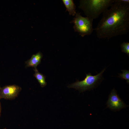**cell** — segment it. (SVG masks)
Masks as SVG:
<instances>
[{
    "mask_svg": "<svg viewBox=\"0 0 129 129\" xmlns=\"http://www.w3.org/2000/svg\"><path fill=\"white\" fill-rule=\"evenodd\" d=\"M122 52L126 53L129 56V43L124 42L120 45Z\"/></svg>",
    "mask_w": 129,
    "mask_h": 129,
    "instance_id": "obj_11",
    "label": "cell"
},
{
    "mask_svg": "<svg viewBox=\"0 0 129 129\" xmlns=\"http://www.w3.org/2000/svg\"><path fill=\"white\" fill-rule=\"evenodd\" d=\"M108 107L113 110H118L124 108L126 105L117 94L115 90L113 89L109 95L107 102Z\"/></svg>",
    "mask_w": 129,
    "mask_h": 129,
    "instance_id": "obj_6",
    "label": "cell"
},
{
    "mask_svg": "<svg viewBox=\"0 0 129 129\" xmlns=\"http://www.w3.org/2000/svg\"><path fill=\"white\" fill-rule=\"evenodd\" d=\"M66 10L69 13L70 15L75 16L76 13V6L73 0H62Z\"/></svg>",
    "mask_w": 129,
    "mask_h": 129,
    "instance_id": "obj_8",
    "label": "cell"
},
{
    "mask_svg": "<svg viewBox=\"0 0 129 129\" xmlns=\"http://www.w3.org/2000/svg\"><path fill=\"white\" fill-rule=\"evenodd\" d=\"M114 0H81L79 8L84 12L86 17L94 20L110 7Z\"/></svg>",
    "mask_w": 129,
    "mask_h": 129,
    "instance_id": "obj_2",
    "label": "cell"
},
{
    "mask_svg": "<svg viewBox=\"0 0 129 129\" xmlns=\"http://www.w3.org/2000/svg\"><path fill=\"white\" fill-rule=\"evenodd\" d=\"M43 57V54L40 52L33 55L30 59L26 62V66L37 68V66L40 63Z\"/></svg>",
    "mask_w": 129,
    "mask_h": 129,
    "instance_id": "obj_7",
    "label": "cell"
},
{
    "mask_svg": "<svg viewBox=\"0 0 129 129\" xmlns=\"http://www.w3.org/2000/svg\"><path fill=\"white\" fill-rule=\"evenodd\" d=\"M104 68L99 73L92 75L90 73L86 74V77L83 80L79 81L77 80L75 82L69 85V88H73L78 90L80 92L93 88L102 77V75L105 70Z\"/></svg>",
    "mask_w": 129,
    "mask_h": 129,
    "instance_id": "obj_4",
    "label": "cell"
},
{
    "mask_svg": "<svg viewBox=\"0 0 129 129\" xmlns=\"http://www.w3.org/2000/svg\"><path fill=\"white\" fill-rule=\"evenodd\" d=\"M94 29L97 37L108 39L129 32V0H115Z\"/></svg>",
    "mask_w": 129,
    "mask_h": 129,
    "instance_id": "obj_1",
    "label": "cell"
},
{
    "mask_svg": "<svg viewBox=\"0 0 129 129\" xmlns=\"http://www.w3.org/2000/svg\"></svg>",
    "mask_w": 129,
    "mask_h": 129,
    "instance_id": "obj_13",
    "label": "cell"
},
{
    "mask_svg": "<svg viewBox=\"0 0 129 129\" xmlns=\"http://www.w3.org/2000/svg\"><path fill=\"white\" fill-rule=\"evenodd\" d=\"M1 112V106L0 103V115Z\"/></svg>",
    "mask_w": 129,
    "mask_h": 129,
    "instance_id": "obj_12",
    "label": "cell"
},
{
    "mask_svg": "<svg viewBox=\"0 0 129 129\" xmlns=\"http://www.w3.org/2000/svg\"><path fill=\"white\" fill-rule=\"evenodd\" d=\"M21 90L20 87L15 85L0 87V99H14L18 95Z\"/></svg>",
    "mask_w": 129,
    "mask_h": 129,
    "instance_id": "obj_5",
    "label": "cell"
},
{
    "mask_svg": "<svg viewBox=\"0 0 129 129\" xmlns=\"http://www.w3.org/2000/svg\"><path fill=\"white\" fill-rule=\"evenodd\" d=\"M122 72L119 73L118 77L123 80H125L127 83H129V70H121Z\"/></svg>",
    "mask_w": 129,
    "mask_h": 129,
    "instance_id": "obj_10",
    "label": "cell"
},
{
    "mask_svg": "<svg viewBox=\"0 0 129 129\" xmlns=\"http://www.w3.org/2000/svg\"><path fill=\"white\" fill-rule=\"evenodd\" d=\"M35 73L34 76L36 78L42 87H44L47 85L45 76L39 72L37 68L34 69Z\"/></svg>",
    "mask_w": 129,
    "mask_h": 129,
    "instance_id": "obj_9",
    "label": "cell"
},
{
    "mask_svg": "<svg viewBox=\"0 0 129 129\" xmlns=\"http://www.w3.org/2000/svg\"><path fill=\"white\" fill-rule=\"evenodd\" d=\"M75 16L70 22L74 24V31L82 37L91 34L94 30L93 27V20L88 17H83L79 12L76 13Z\"/></svg>",
    "mask_w": 129,
    "mask_h": 129,
    "instance_id": "obj_3",
    "label": "cell"
}]
</instances>
